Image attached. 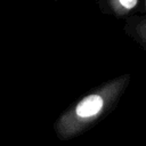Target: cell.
<instances>
[{"label": "cell", "mask_w": 146, "mask_h": 146, "mask_svg": "<svg viewBox=\"0 0 146 146\" xmlns=\"http://www.w3.org/2000/svg\"><path fill=\"white\" fill-rule=\"evenodd\" d=\"M125 32L137 42L138 46L146 50V15H131L127 21Z\"/></svg>", "instance_id": "1"}, {"label": "cell", "mask_w": 146, "mask_h": 146, "mask_svg": "<svg viewBox=\"0 0 146 146\" xmlns=\"http://www.w3.org/2000/svg\"><path fill=\"white\" fill-rule=\"evenodd\" d=\"M111 2L115 13L123 16L131 15V13H133L136 9L138 13L141 0H111Z\"/></svg>", "instance_id": "2"}, {"label": "cell", "mask_w": 146, "mask_h": 146, "mask_svg": "<svg viewBox=\"0 0 146 146\" xmlns=\"http://www.w3.org/2000/svg\"><path fill=\"white\" fill-rule=\"evenodd\" d=\"M137 14H144V15H146V0H141L140 7H139V11Z\"/></svg>", "instance_id": "3"}]
</instances>
